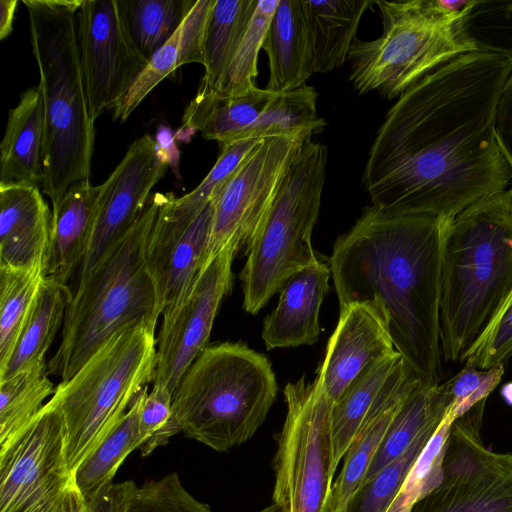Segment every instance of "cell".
Instances as JSON below:
<instances>
[{"mask_svg": "<svg viewBox=\"0 0 512 512\" xmlns=\"http://www.w3.org/2000/svg\"><path fill=\"white\" fill-rule=\"evenodd\" d=\"M512 70L506 57L470 52L429 73L389 109L363 184L372 205L398 215L453 219L512 179L495 111Z\"/></svg>", "mask_w": 512, "mask_h": 512, "instance_id": "obj_1", "label": "cell"}, {"mask_svg": "<svg viewBox=\"0 0 512 512\" xmlns=\"http://www.w3.org/2000/svg\"><path fill=\"white\" fill-rule=\"evenodd\" d=\"M451 221L371 205L336 240L330 258L340 309L378 302L395 349L426 388L442 376V265Z\"/></svg>", "mask_w": 512, "mask_h": 512, "instance_id": "obj_2", "label": "cell"}, {"mask_svg": "<svg viewBox=\"0 0 512 512\" xmlns=\"http://www.w3.org/2000/svg\"><path fill=\"white\" fill-rule=\"evenodd\" d=\"M512 288V186L456 215L443 252L442 357L463 362Z\"/></svg>", "mask_w": 512, "mask_h": 512, "instance_id": "obj_3", "label": "cell"}, {"mask_svg": "<svg viewBox=\"0 0 512 512\" xmlns=\"http://www.w3.org/2000/svg\"><path fill=\"white\" fill-rule=\"evenodd\" d=\"M82 0H23L44 108L42 192L55 204L90 179L95 143L77 38Z\"/></svg>", "mask_w": 512, "mask_h": 512, "instance_id": "obj_4", "label": "cell"}, {"mask_svg": "<svg viewBox=\"0 0 512 512\" xmlns=\"http://www.w3.org/2000/svg\"><path fill=\"white\" fill-rule=\"evenodd\" d=\"M163 193L150 197L134 226L83 278L68 300L50 375L68 381L117 330L135 321L156 327L163 312L146 263V246Z\"/></svg>", "mask_w": 512, "mask_h": 512, "instance_id": "obj_5", "label": "cell"}, {"mask_svg": "<svg viewBox=\"0 0 512 512\" xmlns=\"http://www.w3.org/2000/svg\"><path fill=\"white\" fill-rule=\"evenodd\" d=\"M276 394L263 354L242 343L207 345L173 394V420L188 438L225 452L253 437Z\"/></svg>", "mask_w": 512, "mask_h": 512, "instance_id": "obj_6", "label": "cell"}, {"mask_svg": "<svg viewBox=\"0 0 512 512\" xmlns=\"http://www.w3.org/2000/svg\"><path fill=\"white\" fill-rule=\"evenodd\" d=\"M156 327L140 320L117 330L52 399L66 428V459L75 473L81 463L128 410L136 395L153 382Z\"/></svg>", "mask_w": 512, "mask_h": 512, "instance_id": "obj_7", "label": "cell"}, {"mask_svg": "<svg viewBox=\"0 0 512 512\" xmlns=\"http://www.w3.org/2000/svg\"><path fill=\"white\" fill-rule=\"evenodd\" d=\"M327 148L305 140L247 247L243 308L257 314L287 280L318 258L311 236L326 178Z\"/></svg>", "mask_w": 512, "mask_h": 512, "instance_id": "obj_8", "label": "cell"}, {"mask_svg": "<svg viewBox=\"0 0 512 512\" xmlns=\"http://www.w3.org/2000/svg\"><path fill=\"white\" fill-rule=\"evenodd\" d=\"M383 22L374 40L355 38L347 59L350 81L365 94L399 97L423 77L470 49L455 34L447 0H376Z\"/></svg>", "mask_w": 512, "mask_h": 512, "instance_id": "obj_9", "label": "cell"}, {"mask_svg": "<svg viewBox=\"0 0 512 512\" xmlns=\"http://www.w3.org/2000/svg\"><path fill=\"white\" fill-rule=\"evenodd\" d=\"M287 413L273 461L275 512H326L332 472L333 403L320 382L301 377L284 389Z\"/></svg>", "mask_w": 512, "mask_h": 512, "instance_id": "obj_10", "label": "cell"}, {"mask_svg": "<svg viewBox=\"0 0 512 512\" xmlns=\"http://www.w3.org/2000/svg\"><path fill=\"white\" fill-rule=\"evenodd\" d=\"M0 512H92L66 459V428L51 398L0 448Z\"/></svg>", "mask_w": 512, "mask_h": 512, "instance_id": "obj_11", "label": "cell"}, {"mask_svg": "<svg viewBox=\"0 0 512 512\" xmlns=\"http://www.w3.org/2000/svg\"><path fill=\"white\" fill-rule=\"evenodd\" d=\"M487 399L457 417L444 440L438 483L409 512H512V454L481 439Z\"/></svg>", "mask_w": 512, "mask_h": 512, "instance_id": "obj_12", "label": "cell"}, {"mask_svg": "<svg viewBox=\"0 0 512 512\" xmlns=\"http://www.w3.org/2000/svg\"><path fill=\"white\" fill-rule=\"evenodd\" d=\"M304 136L263 139L214 196L206 262L224 247H248Z\"/></svg>", "mask_w": 512, "mask_h": 512, "instance_id": "obj_13", "label": "cell"}, {"mask_svg": "<svg viewBox=\"0 0 512 512\" xmlns=\"http://www.w3.org/2000/svg\"><path fill=\"white\" fill-rule=\"evenodd\" d=\"M77 38L91 119L114 110L146 67L120 0H82Z\"/></svg>", "mask_w": 512, "mask_h": 512, "instance_id": "obj_14", "label": "cell"}, {"mask_svg": "<svg viewBox=\"0 0 512 512\" xmlns=\"http://www.w3.org/2000/svg\"><path fill=\"white\" fill-rule=\"evenodd\" d=\"M238 250L228 245L207 261L183 298L165 308L156 338L153 384L174 394L181 378L208 345L213 322L232 285V261Z\"/></svg>", "mask_w": 512, "mask_h": 512, "instance_id": "obj_15", "label": "cell"}, {"mask_svg": "<svg viewBox=\"0 0 512 512\" xmlns=\"http://www.w3.org/2000/svg\"><path fill=\"white\" fill-rule=\"evenodd\" d=\"M168 164L158 153L155 138L145 134L127 149L120 163L100 185L87 252L77 272L86 276L112 245L138 221L152 188L163 178Z\"/></svg>", "mask_w": 512, "mask_h": 512, "instance_id": "obj_16", "label": "cell"}, {"mask_svg": "<svg viewBox=\"0 0 512 512\" xmlns=\"http://www.w3.org/2000/svg\"><path fill=\"white\" fill-rule=\"evenodd\" d=\"M174 199V193H163L146 246V263L162 310L183 298L206 263L214 210L213 197L189 225H179L170 218Z\"/></svg>", "mask_w": 512, "mask_h": 512, "instance_id": "obj_17", "label": "cell"}, {"mask_svg": "<svg viewBox=\"0 0 512 512\" xmlns=\"http://www.w3.org/2000/svg\"><path fill=\"white\" fill-rule=\"evenodd\" d=\"M396 353L382 306L351 303L340 309L316 379L334 404L368 365Z\"/></svg>", "mask_w": 512, "mask_h": 512, "instance_id": "obj_18", "label": "cell"}, {"mask_svg": "<svg viewBox=\"0 0 512 512\" xmlns=\"http://www.w3.org/2000/svg\"><path fill=\"white\" fill-rule=\"evenodd\" d=\"M51 218L39 186L0 183V267L44 265Z\"/></svg>", "mask_w": 512, "mask_h": 512, "instance_id": "obj_19", "label": "cell"}, {"mask_svg": "<svg viewBox=\"0 0 512 512\" xmlns=\"http://www.w3.org/2000/svg\"><path fill=\"white\" fill-rule=\"evenodd\" d=\"M419 386V380L403 361L347 451L340 474L333 481L326 512H345L395 416Z\"/></svg>", "mask_w": 512, "mask_h": 512, "instance_id": "obj_20", "label": "cell"}, {"mask_svg": "<svg viewBox=\"0 0 512 512\" xmlns=\"http://www.w3.org/2000/svg\"><path fill=\"white\" fill-rule=\"evenodd\" d=\"M330 276V266L317 259L287 280L277 306L264 320L262 339L268 350L317 342L319 311Z\"/></svg>", "mask_w": 512, "mask_h": 512, "instance_id": "obj_21", "label": "cell"}, {"mask_svg": "<svg viewBox=\"0 0 512 512\" xmlns=\"http://www.w3.org/2000/svg\"><path fill=\"white\" fill-rule=\"evenodd\" d=\"M100 185L90 179L71 186L52 205L49 246L44 260V278L68 287L88 249Z\"/></svg>", "mask_w": 512, "mask_h": 512, "instance_id": "obj_22", "label": "cell"}, {"mask_svg": "<svg viewBox=\"0 0 512 512\" xmlns=\"http://www.w3.org/2000/svg\"><path fill=\"white\" fill-rule=\"evenodd\" d=\"M262 49L269 60L266 89L272 92L299 88L316 73L303 0H279Z\"/></svg>", "mask_w": 512, "mask_h": 512, "instance_id": "obj_23", "label": "cell"}, {"mask_svg": "<svg viewBox=\"0 0 512 512\" xmlns=\"http://www.w3.org/2000/svg\"><path fill=\"white\" fill-rule=\"evenodd\" d=\"M274 93L255 86L243 94L224 97L200 83L175 138L183 141L200 131L205 139L220 145L237 141L260 117Z\"/></svg>", "mask_w": 512, "mask_h": 512, "instance_id": "obj_24", "label": "cell"}, {"mask_svg": "<svg viewBox=\"0 0 512 512\" xmlns=\"http://www.w3.org/2000/svg\"><path fill=\"white\" fill-rule=\"evenodd\" d=\"M44 108L38 87L24 91L8 120L0 143V183L41 185Z\"/></svg>", "mask_w": 512, "mask_h": 512, "instance_id": "obj_25", "label": "cell"}, {"mask_svg": "<svg viewBox=\"0 0 512 512\" xmlns=\"http://www.w3.org/2000/svg\"><path fill=\"white\" fill-rule=\"evenodd\" d=\"M404 361L396 353L368 365L333 404L331 415L332 472L344 459L369 411Z\"/></svg>", "mask_w": 512, "mask_h": 512, "instance_id": "obj_26", "label": "cell"}, {"mask_svg": "<svg viewBox=\"0 0 512 512\" xmlns=\"http://www.w3.org/2000/svg\"><path fill=\"white\" fill-rule=\"evenodd\" d=\"M376 0H303L310 29L315 71L343 66L360 20Z\"/></svg>", "mask_w": 512, "mask_h": 512, "instance_id": "obj_27", "label": "cell"}, {"mask_svg": "<svg viewBox=\"0 0 512 512\" xmlns=\"http://www.w3.org/2000/svg\"><path fill=\"white\" fill-rule=\"evenodd\" d=\"M451 405L452 396L445 383L414 390L395 416L360 484L402 455L428 426L441 423Z\"/></svg>", "mask_w": 512, "mask_h": 512, "instance_id": "obj_28", "label": "cell"}, {"mask_svg": "<svg viewBox=\"0 0 512 512\" xmlns=\"http://www.w3.org/2000/svg\"><path fill=\"white\" fill-rule=\"evenodd\" d=\"M147 388L136 395L128 410L74 473L89 507L113 484L112 480L125 458L143 443L139 415Z\"/></svg>", "mask_w": 512, "mask_h": 512, "instance_id": "obj_29", "label": "cell"}, {"mask_svg": "<svg viewBox=\"0 0 512 512\" xmlns=\"http://www.w3.org/2000/svg\"><path fill=\"white\" fill-rule=\"evenodd\" d=\"M70 295L68 287L43 279L31 313L0 380L46 361L45 355L64 323Z\"/></svg>", "mask_w": 512, "mask_h": 512, "instance_id": "obj_30", "label": "cell"}, {"mask_svg": "<svg viewBox=\"0 0 512 512\" xmlns=\"http://www.w3.org/2000/svg\"><path fill=\"white\" fill-rule=\"evenodd\" d=\"M317 92L312 86L275 92L260 117L238 140L304 136L321 132L326 126L317 113ZM237 140V141H238Z\"/></svg>", "mask_w": 512, "mask_h": 512, "instance_id": "obj_31", "label": "cell"}, {"mask_svg": "<svg viewBox=\"0 0 512 512\" xmlns=\"http://www.w3.org/2000/svg\"><path fill=\"white\" fill-rule=\"evenodd\" d=\"M46 361L0 380V448L6 446L44 407L56 387Z\"/></svg>", "mask_w": 512, "mask_h": 512, "instance_id": "obj_32", "label": "cell"}, {"mask_svg": "<svg viewBox=\"0 0 512 512\" xmlns=\"http://www.w3.org/2000/svg\"><path fill=\"white\" fill-rule=\"evenodd\" d=\"M43 279V264L0 267V376L11 359Z\"/></svg>", "mask_w": 512, "mask_h": 512, "instance_id": "obj_33", "label": "cell"}, {"mask_svg": "<svg viewBox=\"0 0 512 512\" xmlns=\"http://www.w3.org/2000/svg\"><path fill=\"white\" fill-rule=\"evenodd\" d=\"M258 0H216L206 38L205 73L200 81L216 91L224 77Z\"/></svg>", "mask_w": 512, "mask_h": 512, "instance_id": "obj_34", "label": "cell"}, {"mask_svg": "<svg viewBox=\"0 0 512 512\" xmlns=\"http://www.w3.org/2000/svg\"><path fill=\"white\" fill-rule=\"evenodd\" d=\"M457 39L471 52L512 61V1H478L454 24Z\"/></svg>", "mask_w": 512, "mask_h": 512, "instance_id": "obj_35", "label": "cell"}, {"mask_svg": "<svg viewBox=\"0 0 512 512\" xmlns=\"http://www.w3.org/2000/svg\"><path fill=\"white\" fill-rule=\"evenodd\" d=\"M442 422L428 426L402 455L360 484L345 512H387Z\"/></svg>", "mask_w": 512, "mask_h": 512, "instance_id": "obj_36", "label": "cell"}, {"mask_svg": "<svg viewBox=\"0 0 512 512\" xmlns=\"http://www.w3.org/2000/svg\"><path fill=\"white\" fill-rule=\"evenodd\" d=\"M195 1H121L132 38L147 60L174 35Z\"/></svg>", "mask_w": 512, "mask_h": 512, "instance_id": "obj_37", "label": "cell"}, {"mask_svg": "<svg viewBox=\"0 0 512 512\" xmlns=\"http://www.w3.org/2000/svg\"><path fill=\"white\" fill-rule=\"evenodd\" d=\"M278 3L279 0H258L246 32L214 92L229 97L243 94L256 86L254 80L258 75L259 51Z\"/></svg>", "mask_w": 512, "mask_h": 512, "instance_id": "obj_38", "label": "cell"}, {"mask_svg": "<svg viewBox=\"0 0 512 512\" xmlns=\"http://www.w3.org/2000/svg\"><path fill=\"white\" fill-rule=\"evenodd\" d=\"M262 140L243 139L220 145L216 163L202 182L188 194L174 199L170 218L180 225L190 224Z\"/></svg>", "mask_w": 512, "mask_h": 512, "instance_id": "obj_39", "label": "cell"}, {"mask_svg": "<svg viewBox=\"0 0 512 512\" xmlns=\"http://www.w3.org/2000/svg\"><path fill=\"white\" fill-rule=\"evenodd\" d=\"M182 65L184 59L179 26L174 35L148 60L144 70L114 108L112 119L124 122L164 78Z\"/></svg>", "mask_w": 512, "mask_h": 512, "instance_id": "obj_40", "label": "cell"}, {"mask_svg": "<svg viewBox=\"0 0 512 512\" xmlns=\"http://www.w3.org/2000/svg\"><path fill=\"white\" fill-rule=\"evenodd\" d=\"M126 512H213L183 486L176 472L134 488Z\"/></svg>", "mask_w": 512, "mask_h": 512, "instance_id": "obj_41", "label": "cell"}, {"mask_svg": "<svg viewBox=\"0 0 512 512\" xmlns=\"http://www.w3.org/2000/svg\"><path fill=\"white\" fill-rule=\"evenodd\" d=\"M512 358V288L464 356L463 362L480 370L504 365Z\"/></svg>", "mask_w": 512, "mask_h": 512, "instance_id": "obj_42", "label": "cell"}, {"mask_svg": "<svg viewBox=\"0 0 512 512\" xmlns=\"http://www.w3.org/2000/svg\"><path fill=\"white\" fill-rule=\"evenodd\" d=\"M172 402L173 394L164 385L153 384L152 391L144 393L139 415L142 456H148L181 432L173 420Z\"/></svg>", "mask_w": 512, "mask_h": 512, "instance_id": "obj_43", "label": "cell"}, {"mask_svg": "<svg viewBox=\"0 0 512 512\" xmlns=\"http://www.w3.org/2000/svg\"><path fill=\"white\" fill-rule=\"evenodd\" d=\"M503 374L504 365L480 370L465 363V367L456 376L445 382L452 396V405L447 418L453 422L476 403L487 399L499 384Z\"/></svg>", "mask_w": 512, "mask_h": 512, "instance_id": "obj_44", "label": "cell"}, {"mask_svg": "<svg viewBox=\"0 0 512 512\" xmlns=\"http://www.w3.org/2000/svg\"><path fill=\"white\" fill-rule=\"evenodd\" d=\"M494 129L499 148L512 171V70L498 99Z\"/></svg>", "mask_w": 512, "mask_h": 512, "instance_id": "obj_45", "label": "cell"}, {"mask_svg": "<svg viewBox=\"0 0 512 512\" xmlns=\"http://www.w3.org/2000/svg\"><path fill=\"white\" fill-rule=\"evenodd\" d=\"M135 487L131 480L113 483L90 505V509L92 512H126Z\"/></svg>", "mask_w": 512, "mask_h": 512, "instance_id": "obj_46", "label": "cell"}, {"mask_svg": "<svg viewBox=\"0 0 512 512\" xmlns=\"http://www.w3.org/2000/svg\"><path fill=\"white\" fill-rule=\"evenodd\" d=\"M155 141L157 143L158 153L162 159L172 169L174 174L179 177V150L176 145V138L169 126L160 125L157 128Z\"/></svg>", "mask_w": 512, "mask_h": 512, "instance_id": "obj_47", "label": "cell"}, {"mask_svg": "<svg viewBox=\"0 0 512 512\" xmlns=\"http://www.w3.org/2000/svg\"><path fill=\"white\" fill-rule=\"evenodd\" d=\"M17 0L0 1V39L4 40L12 31L13 20L17 10Z\"/></svg>", "mask_w": 512, "mask_h": 512, "instance_id": "obj_48", "label": "cell"}, {"mask_svg": "<svg viewBox=\"0 0 512 512\" xmlns=\"http://www.w3.org/2000/svg\"><path fill=\"white\" fill-rule=\"evenodd\" d=\"M501 395L503 399L512 406V382L505 384L502 387Z\"/></svg>", "mask_w": 512, "mask_h": 512, "instance_id": "obj_49", "label": "cell"}]
</instances>
